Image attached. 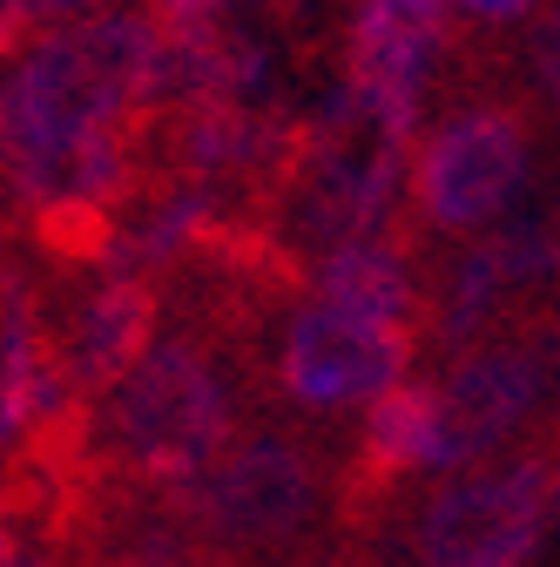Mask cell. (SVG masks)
I'll return each mask as SVG.
<instances>
[{
    "label": "cell",
    "mask_w": 560,
    "mask_h": 567,
    "mask_svg": "<svg viewBox=\"0 0 560 567\" xmlns=\"http://www.w3.org/2000/svg\"><path fill=\"white\" fill-rule=\"evenodd\" d=\"M89 440L108 480L183 493L237 440V385L217 359V331L183 324L156 338L95 405Z\"/></svg>",
    "instance_id": "cell-1"
},
{
    "label": "cell",
    "mask_w": 560,
    "mask_h": 567,
    "mask_svg": "<svg viewBox=\"0 0 560 567\" xmlns=\"http://www.w3.org/2000/svg\"><path fill=\"white\" fill-rule=\"evenodd\" d=\"M156 48L163 28L122 8L115 14L95 8L41 34L14 61V75L0 82V169L28 150H54V142H82L135 122L156 102Z\"/></svg>",
    "instance_id": "cell-2"
},
{
    "label": "cell",
    "mask_w": 560,
    "mask_h": 567,
    "mask_svg": "<svg viewBox=\"0 0 560 567\" xmlns=\"http://www.w3.org/2000/svg\"><path fill=\"white\" fill-rule=\"evenodd\" d=\"M169 501L217 567H263L318 534V520L331 514V466L291 433H243Z\"/></svg>",
    "instance_id": "cell-3"
},
{
    "label": "cell",
    "mask_w": 560,
    "mask_h": 567,
    "mask_svg": "<svg viewBox=\"0 0 560 567\" xmlns=\"http://www.w3.org/2000/svg\"><path fill=\"white\" fill-rule=\"evenodd\" d=\"M560 514V453L459 473L418 514V567H527Z\"/></svg>",
    "instance_id": "cell-4"
},
{
    "label": "cell",
    "mask_w": 560,
    "mask_h": 567,
    "mask_svg": "<svg viewBox=\"0 0 560 567\" xmlns=\"http://www.w3.org/2000/svg\"><path fill=\"white\" fill-rule=\"evenodd\" d=\"M527 183V122L507 102H466L453 109L433 142L418 150L412 169V209L426 230L466 237L479 224H494L500 209Z\"/></svg>",
    "instance_id": "cell-5"
},
{
    "label": "cell",
    "mask_w": 560,
    "mask_h": 567,
    "mask_svg": "<svg viewBox=\"0 0 560 567\" xmlns=\"http://www.w3.org/2000/svg\"><path fill=\"white\" fill-rule=\"evenodd\" d=\"M61 284H68V298H41L48 351H54V372H61L68 399L95 405L156 344L163 284L143 270H75Z\"/></svg>",
    "instance_id": "cell-6"
},
{
    "label": "cell",
    "mask_w": 560,
    "mask_h": 567,
    "mask_svg": "<svg viewBox=\"0 0 560 567\" xmlns=\"http://www.w3.org/2000/svg\"><path fill=\"white\" fill-rule=\"evenodd\" d=\"M412 365V338L372 318H352L338 305H298L277 331L270 372L298 412H352L385 399Z\"/></svg>",
    "instance_id": "cell-7"
},
{
    "label": "cell",
    "mask_w": 560,
    "mask_h": 567,
    "mask_svg": "<svg viewBox=\"0 0 560 567\" xmlns=\"http://www.w3.org/2000/svg\"><path fill=\"white\" fill-rule=\"evenodd\" d=\"M547 392V359L533 344H486L459 359L439 385V453L433 466H479L494 460Z\"/></svg>",
    "instance_id": "cell-8"
},
{
    "label": "cell",
    "mask_w": 560,
    "mask_h": 567,
    "mask_svg": "<svg viewBox=\"0 0 560 567\" xmlns=\"http://www.w3.org/2000/svg\"><path fill=\"white\" fill-rule=\"evenodd\" d=\"M446 41V0H365L352 21V82L418 102V82Z\"/></svg>",
    "instance_id": "cell-9"
},
{
    "label": "cell",
    "mask_w": 560,
    "mask_h": 567,
    "mask_svg": "<svg viewBox=\"0 0 560 567\" xmlns=\"http://www.w3.org/2000/svg\"><path fill=\"white\" fill-rule=\"evenodd\" d=\"M318 298L338 305V311H352V318H372V324H392L412 338V324L426 318V291H418V277L412 264L365 237V244H338L324 264H318Z\"/></svg>",
    "instance_id": "cell-10"
},
{
    "label": "cell",
    "mask_w": 560,
    "mask_h": 567,
    "mask_svg": "<svg viewBox=\"0 0 560 567\" xmlns=\"http://www.w3.org/2000/svg\"><path fill=\"white\" fill-rule=\"evenodd\" d=\"M433 453H439V385H412V379H398L385 399L365 405L359 460H365L378 480L426 473Z\"/></svg>",
    "instance_id": "cell-11"
},
{
    "label": "cell",
    "mask_w": 560,
    "mask_h": 567,
    "mask_svg": "<svg viewBox=\"0 0 560 567\" xmlns=\"http://www.w3.org/2000/svg\"><path fill=\"white\" fill-rule=\"evenodd\" d=\"M95 8H102V0H0V61L28 54L41 34L82 21V14H95Z\"/></svg>",
    "instance_id": "cell-12"
},
{
    "label": "cell",
    "mask_w": 560,
    "mask_h": 567,
    "mask_svg": "<svg viewBox=\"0 0 560 567\" xmlns=\"http://www.w3.org/2000/svg\"><path fill=\"white\" fill-rule=\"evenodd\" d=\"M237 0H149V21L163 34H189V28H217Z\"/></svg>",
    "instance_id": "cell-13"
},
{
    "label": "cell",
    "mask_w": 560,
    "mask_h": 567,
    "mask_svg": "<svg viewBox=\"0 0 560 567\" xmlns=\"http://www.w3.org/2000/svg\"><path fill=\"white\" fill-rule=\"evenodd\" d=\"M533 61H540V82H547L553 109H560V8L547 14V28H540V48H533Z\"/></svg>",
    "instance_id": "cell-14"
},
{
    "label": "cell",
    "mask_w": 560,
    "mask_h": 567,
    "mask_svg": "<svg viewBox=\"0 0 560 567\" xmlns=\"http://www.w3.org/2000/svg\"><path fill=\"white\" fill-rule=\"evenodd\" d=\"M459 8H466L473 21H520L533 0H459Z\"/></svg>",
    "instance_id": "cell-15"
}]
</instances>
